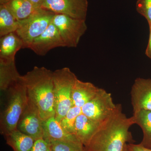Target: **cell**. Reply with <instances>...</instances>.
I'll use <instances>...</instances> for the list:
<instances>
[{"label":"cell","instance_id":"obj_1","mask_svg":"<svg viewBox=\"0 0 151 151\" xmlns=\"http://www.w3.org/2000/svg\"><path fill=\"white\" fill-rule=\"evenodd\" d=\"M134 124L132 116L122 112V105L117 104L114 113L100 123L85 151H123L127 142H133L129 130Z\"/></svg>","mask_w":151,"mask_h":151},{"label":"cell","instance_id":"obj_2","mask_svg":"<svg viewBox=\"0 0 151 151\" xmlns=\"http://www.w3.org/2000/svg\"><path fill=\"white\" fill-rule=\"evenodd\" d=\"M53 73L45 68L35 66L22 76L28 100L37 109L43 121L55 116Z\"/></svg>","mask_w":151,"mask_h":151},{"label":"cell","instance_id":"obj_3","mask_svg":"<svg viewBox=\"0 0 151 151\" xmlns=\"http://www.w3.org/2000/svg\"><path fill=\"white\" fill-rule=\"evenodd\" d=\"M2 93L0 132L4 136L17 129L19 119L27 105L28 97L26 87L22 77L19 81Z\"/></svg>","mask_w":151,"mask_h":151},{"label":"cell","instance_id":"obj_4","mask_svg":"<svg viewBox=\"0 0 151 151\" xmlns=\"http://www.w3.org/2000/svg\"><path fill=\"white\" fill-rule=\"evenodd\" d=\"M53 78L55 118L60 122L73 106L72 89L77 78L67 67L55 70Z\"/></svg>","mask_w":151,"mask_h":151},{"label":"cell","instance_id":"obj_5","mask_svg":"<svg viewBox=\"0 0 151 151\" xmlns=\"http://www.w3.org/2000/svg\"><path fill=\"white\" fill-rule=\"evenodd\" d=\"M54 13L40 8L27 19L19 21L16 33L24 43V48H28L35 39L47 29L52 22Z\"/></svg>","mask_w":151,"mask_h":151},{"label":"cell","instance_id":"obj_6","mask_svg":"<svg viewBox=\"0 0 151 151\" xmlns=\"http://www.w3.org/2000/svg\"><path fill=\"white\" fill-rule=\"evenodd\" d=\"M52 22L68 47H76L87 28L86 20L73 18L62 14H55Z\"/></svg>","mask_w":151,"mask_h":151},{"label":"cell","instance_id":"obj_7","mask_svg":"<svg viewBox=\"0 0 151 151\" xmlns=\"http://www.w3.org/2000/svg\"><path fill=\"white\" fill-rule=\"evenodd\" d=\"M116 107L111 93L100 88L94 98L81 108V111L89 119L101 123L112 115Z\"/></svg>","mask_w":151,"mask_h":151},{"label":"cell","instance_id":"obj_8","mask_svg":"<svg viewBox=\"0 0 151 151\" xmlns=\"http://www.w3.org/2000/svg\"><path fill=\"white\" fill-rule=\"evenodd\" d=\"M88 6L87 0H43L41 8L86 20Z\"/></svg>","mask_w":151,"mask_h":151},{"label":"cell","instance_id":"obj_9","mask_svg":"<svg viewBox=\"0 0 151 151\" xmlns=\"http://www.w3.org/2000/svg\"><path fill=\"white\" fill-rule=\"evenodd\" d=\"M43 122L37 109L28 100L27 105L18 122L17 129L35 141L43 139Z\"/></svg>","mask_w":151,"mask_h":151},{"label":"cell","instance_id":"obj_10","mask_svg":"<svg viewBox=\"0 0 151 151\" xmlns=\"http://www.w3.org/2000/svg\"><path fill=\"white\" fill-rule=\"evenodd\" d=\"M58 29L52 22L41 35L35 39L28 48L38 55H45L52 49L65 47Z\"/></svg>","mask_w":151,"mask_h":151},{"label":"cell","instance_id":"obj_11","mask_svg":"<svg viewBox=\"0 0 151 151\" xmlns=\"http://www.w3.org/2000/svg\"><path fill=\"white\" fill-rule=\"evenodd\" d=\"M131 100L133 112L151 111V79L137 78L132 86Z\"/></svg>","mask_w":151,"mask_h":151},{"label":"cell","instance_id":"obj_12","mask_svg":"<svg viewBox=\"0 0 151 151\" xmlns=\"http://www.w3.org/2000/svg\"><path fill=\"white\" fill-rule=\"evenodd\" d=\"M24 48V43L16 32H12L0 38V62L15 60L18 51Z\"/></svg>","mask_w":151,"mask_h":151},{"label":"cell","instance_id":"obj_13","mask_svg":"<svg viewBox=\"0 0 151 151\" xmlns=\"http://www.w3.org/2000/svg\"><path fill=\"white\" fill-rule=\"evenodd\" d=\"M43 139L47 141L56 140L62 142L80 141L74 135L66 132L55 119V116L43 121Z\"/></svg>","mask_w":151,"mask_h":151},{"label":"cell","instance_id":"obj_14","mask_svg":"<svg viewBox=\"0 0 151 151\" xmlns=\"http://www.w3.org/2000/svg\"><path fill=\"white\" fill-rule=\"evenodd\" d=\"M100 88L92 83L76 79L72 93L73 106L82 108L96 95Z\"/></svg>","mask_w":151,"mask_h":151},{"label":"cell","instance_id":"obj_15","mask_svg":"<svg viewBox=\"0 0 151 151\" xmlns=\"http://www.w3.org/2000/svg\"><path fill=\"white\" fill-rule=\"evenodd\" d=\"M100 123L91 120L82 113L77 117L75 124L74 135L84 147L88 145Z\"/></svg>","mask_w":151,"mask_h":151},{"label":"cell","instance_id":"obj_16","mask_svg":"<svg viewBox=\"0 0 151 151\" xmlns=\"http://www.w3.org/2000/svg\"><path fill=\"white\" fill-rule=\"evenodd\" d=\"M22 76L19 74L15 60L12 62H0V90L3 92L13 84L19 81Z\"/></svg>","mask_w":151,"mask_h":151},{"label":"cell","instance_id":"obj_17","mask_svg":"<svg viewBox=\"0 0 151 151\" xmlns=\"http://www.w3.org/2000/svg\"><path fill=\"white\" fill-rule=\"evenodd\" d=\"M134 123L142 129V140L140 145L151 149V111L141 110L133 112L132 116Z\"/></svg>","mask_w":151,"mask_h":151},{"label":"cell","instance_id":"obj_18","mask_svg":"<svg viewBox=\"0 0 151 151\" xmlns=\"http://www.w3.org/2000/svg\"><path fill=\"white\" fill-rule=\"evenodd\" d=\"M7 144L14 151H30L32 148L35 140L18 129L4 135Z\"/></svg>","mask_w":151,"mask_h":151},{"label":"cell","instance_id":"obj_19","mask_svg":"<svg viewBox=\"0 0 151 151\" xmlns=\"http://www.w3.org/2000/svg\"><path fill=\"white\" fill-rule=\"evenodd\" d=\"M4 4L18 21L27 19L37 9L29 0H9Z\"/></svg>","mask_w":151,"mask_h":151},{"label":"cell","instance_id":"obj_20","mask_svg":"<svg viewBox=\"0 0 151 151\" xmlns=\"http://www.w3.org/2000/svg\"><path fill=\"white\" fill-rule=\"evenodd\" d=\"M18 21L5 4H0V37L16 32Z\"/></svg>","mask_w":151,"mask_h":151},{"label":"cell","instance_id":"obj_21","mask_svg":"<svg viewBox=\"0 0 151 151\" xmlns=\"http://www.w3.org/2000/svg\"><path fill=\"white\" fill-rule=\"evenodd\" d=\"M81 113V108L72 106L60 122L63 129L68 133L74 135L76 121L77 117Z\"/></svg>","mask_w":151,"mask_h":151},{"label":"cell","instance_id":"obj_22","mask_svg":"<svg viewBox=\"0 0 151 151\" xmlns=\"http://www.w3.org/2000/svg\"><path fill=\"white\" fill-rule=\"evenodd\" d=\"M50 143L52 151H85L84 147L80 141L75 142L47 141Z\"/></svg>","mask_w":151,"mask_h":151},{"label":"cell","instance_id":"obj_23","mask_svg":"<svg viewBox=\"0 0 151 151\" xmlns=\"http://www.w3.org/2000/svg\"><path fill=\"white\" fill-rule=\"evenodd\" d=\"M136 9L139 14L145 18L149 24H151V0H137Z\"/></svg>","mask_w":151,"mask_h":151},{"label":"cell","instance_id":"obj_24","mask_svg":"<svg viewBox=\"0 0 151 151\" xmlns=\"http://www.w3.org/2000/svg\"><path fill=\"white\" fill-rule=\"evenodd\" d=\"M30 151H52L49 142L42 138L35 141L32 148Z\"/></svg>","mask_w":151,"mask_h":151},{"label":"cell","instance_id":"obj_25","mask_svg":"<svg viewBox=\"0 0 151 151\" xmlns=\"http://www.w3.org/2000/svg\"><path fill=\"white\" fill-rule=\"evenodd\" d=\"M128 146L131 151H151V149L145 147L140 144L135 145L132 143H130L128 144Z\"/></svg>","mask_w":151,"mask_h":151},{"label":"cell","instance_id":"obj_26","mask_svg":"<svg viewBox=\"0 0 151 151\" xmlns=\"http://www.w3.org/2000/svg\"><path fill=\"white\" fill-rule=\"evenodd\" d=\"M149 26H150V35H149L148 43L146 50L145 54L149 58L151 59V24L149 25Z\"/></svg>","mask_w":151,"mask_h":151},{"label":"cell","instance_id":"obj_27","mask_svg":"<svg viewBox=\"0 0 151 151\" xmlns=\"http://www.w3.org/2000/svg\"><path fill=\"white\" fill-rule=\"evenodd\" d=\"M36 9L41 8L43 0H29Z\"/></svg>","mask_w":151,"mask_h":151},{"label":"cell","instance_id":"obj_28","mask_svg":"<svg viewBox=\"0 0 151 151\" xmlns=\"http://www.w3.org/2000/svg\"><path fill=\"white\" fill-rule=\"evenodd\" d=\"M9 0H0V4H4L7 2Z\"/></svg>","mask_w":151,"mask_h":151},{"label":"cell","instance_id":"obj_29","mask_svg":"<svg viewBox=\"0 0 151 151\" xmlns=\"http://www.w3.org/2000/svg\"><path fill=\"white\" fill-rule=\"evenodd\" d=\"M123 151H131L130 149H129V147H128V144H127V145L125 146Z\"/></svg>","mask_w":151,"mask_h":151}]
</instances>
